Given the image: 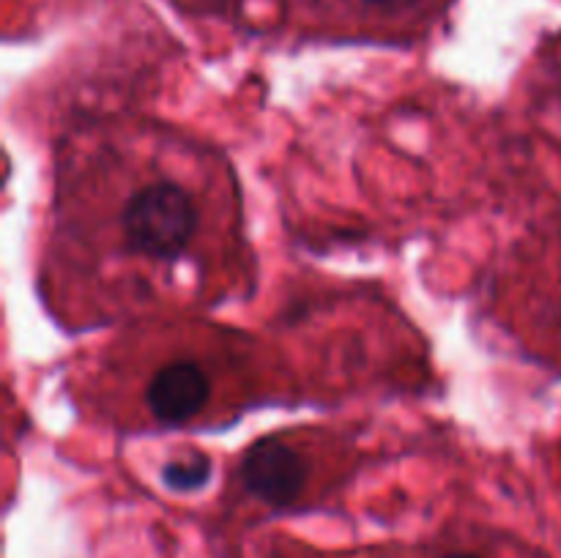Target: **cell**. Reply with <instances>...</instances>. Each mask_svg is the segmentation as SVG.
I'll use <instances>...</instances> for the list:
<instances>
[{
	"instance_id": "cell-1",
	"label": "cell",
	"mask_w": 561,
	"mask_h": 558,
	"mask_svg": "<svg viewBox=\"0 0 561 558\" xmlns=\"http://www.w3.org/2000/svg\"><path fill=\"white\" fill-rule=\"evenodd\" d=\"M118 230L121 244L131 255L175 263L195 246L201 233V206L181 181L157 175L126 195Z\"/></svg>"
},
{
	"instance_id": "cell-4",
	"label": "cell",
	"mask_w": 561,
	"mask_h": 558,
	"mask_svg": "<svg viewBox=\"0 0 561 558\" xmlns=\"http://www.w3.org/2000/svg\"><path fill=\"white\" fill-rule=\"evenodd\" d=\"M211 479V460L206 454H186L162 465V481L173 492H195Z\"/></svg>"
},
{
	"instance_id": "cell-5",
	"label": "cell",
	"mask_w": 561,
	"mask_h": 558,
	"mask_svg": "<svg viewBox=\"0 0 561 558\" xmlns=\"http://www.w3.org/2000/svg\"><path fill=\"white\" fill-rule=\"evenodd\" d=\"M444 558H480V556H474V553H449V556Z\"/></svg>"
},
{
	"instance_id": "cell-3",
	"label": "cell",
	"mask_w": 561,
	"mask_h": 558,
	"mask_svg": "<svg viewBox=\"0 0 561 558\" xmlns=\"http://www.w3.org/2000/svg\"><path fill=\"white\" fill-rule=\"evenodd\" d=\"M211 375L192 359L162 364L146 388V405L164 427H179L197 419L211 399Z\"/></svg>"
},
{
	"instance_id": "cell-2",
	"label": "cell",
	"mask_w": 561,
	"mask_h": 558,
	"mask_svg": "<svg viewBox=\"0 0 561 558\" xmlns=\"http://www.w3.org/2000/svg\"><path fill=\"white\" fill-rule=\"evenodd\" d=\"M241 485L268 507H288L307 485L305 457L283 438H263L241 463Z\"/></svg>"
},
{
	"instance_id": "cell-6",
	"label": "cell",
	"mask_w": 561,
	"mask_h": 558,
	"mask_svg": "<svg viewBox=\"0 0 561 558\" xmlns=\"http://www.w3.org/2000/svg\"><path fill=\"white\" fill-rule=\"evenodd\" d=\"M370 3H387V0H370Z\"/></svg>"
}]
</instances>
